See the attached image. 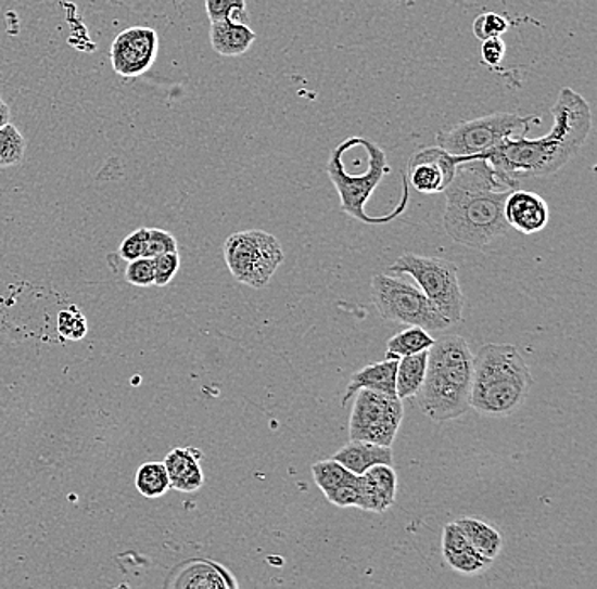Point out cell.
I'll use <instances>...</instances> for the list:
<instances>
[{
  "instance_id": "1",
  "label": "cell",
  "mask_w": 597,
  "mask_h": 589,
  "mask_svg": "<svg viewBox=\"0 0 597 589\" xmlns=\"http://www.w3.org/2000/svg\"><path fill=\"white\" fill-rule=\"evenodd\" d=\"M521 182L509 179L482 156H470L457 167L445 189L443 228L458 245L482 251L508 233L505 203Z\"/></svg>"
},
{
  "instance_id": "2",
  "label": "cell",
  "mask_w": 597,
  "mask_h": 589,
  "mask_svg": "<svg viewBox=\"0 0 597 589\" xmlns=\"http://www.w3.org/2000/svg\"><path fill=\"white\" fill-rule=\"evenodd\" d=\"M554 125L547 137L516 138L482 153V158L509 179H533L559 172L586 143L593 129L589 102L579 92L563 87L551 107Z\"/></svg>"
},
{
  "instance_id": "3",
  "label": "cell",
  "mask_w": 597,
  "mask_h": 589,
  "mask_svg": "<svg viewBox=\"0 0 597 589\" xmlns=\"http://www.w3.org/2000/svg\"><path fill=\"white\" fill-rule=\"evenodd\" d=\"M473 354L466 338L443 335L428 348L424 383L419 408L433 422L458 420L470 410Z\"/></svg>"
},
{
  "instance_id": "4",
  "label": "cell",
  "mask_w": 597,
  "mask_h": 589,
  "mask_svg": "<svg viewBox=\"0 0 597 589\" xmlns=\"http://www.w3.org/2000/svg\"><path fill=\"white\" fill-rule=\"evenodd\" d=\"M533 384L532 371L515 345H482L473 356L470 408L484 417H509L526 401Z\"/></svg>"
},
{
  "instance_id": "5",
  "label": "cell",
  "mask_w": 597,
  "mask_h": 589,
  "mask_svg": "<svg viewBox=\"0 0 597 589\" xmlns=\"http://www.w3.org/2000/svg\"><path fill=\"white\" fill-rule=\"evenodd\" d=\"M364 172H350L348 168L343 165L336 150H333L330 158L326 162V174L330 177L331 184L334 185L338 195H340L343 213H346L350 218L367 222V225H385V222H391L392 219L399 218L403 215L409 197H407V192H404L403 201L396 207V212L391 213V215H367V209H365L367 201L370 200V195L379 188L384 177L391 172V165H389L384 150L380 149L369 138H364Z\"/></svg>"
},
{
  "instance_id": "6",
  "label": "cell",
  "mask_w": 597,
  "mask_h": 589,
  "mask_svg": "<svg viewBox=\"0 0 597 589\" xmlns=\"http://www.w3.org/2000/svg\"><path fill=\"white\" fill-rule=\"evenodd\" d=\"M539 117L520 116L515 113H496L458 123L440 129L439 146L452 155L475 156L503 145L506 141L524 138Z\"/></svg>"
},
{
  "instance_id": "7",
  "label": "cell",
  "mask_w": 597,
  "mask_h": 589,
  "mask_svg": "<svg viewBox=\"0 0 597 589\" xmlns=\"http://www.w3.org/2000/svg\"><path fill=\"white\" fill-rule=\"evenodd\" d=\"M372 299L380 318L389 323L421 326L427 332L452 326L427 294L404 279L379 273L372 279Z\"/></svg>"
},
{
  "instance_id": "8",
  "label": "cell",
  "mask_w": 597,
  "mask_h": 589,
  "mask_svg": "<svg viewBox=\"0 0 597 589\" xmlns=\"http://www.w3.org/2000/svg\"><path fill=\"white\" fill-rule=\"evenodd\" d=\"M389 272L411 276L446 320L452 324L461 320L466 299L458 281V267L454 261L406 252L389 266Z\"/></svg>"
},
{
  "instance_id": "9",
  "label": "cell",
  "mask_w": 597,
  "mask_h": 589,
  "mask_svg": "<svg viewBox=\"0 0 597 589\" xmlns=\"http://www.w3.org/2000/svg\"><path fill=\"white\" fill-rule=\"evenodd\" d=\"M285 254L274 234L262 230L233 233L225 243V260L229 272L241 284L264 290L276 276Z\"/></svg>"
},
{
  "instance_id": "10",
  "label": "cell",
  "mask_w": 597,
  "mask_h": 589,
  "mask_svg": "<svg viewBox=\"0 0 597 589\" xmlns=\"http://www.w3.org/2000/svg\"><path fill=\"white\" fill-rule=\"evenodd\" d=\"M403 418V401L396 395L360 389L350 417V440L372 441L392 447Z\"/></svg>"
},
{
  "instance_id": "11",
  "label": "cell",
  "mask_w": 597,
  "mask_h": 589,
  "mask_svg": "<svg viewBox=\"0 0 597 589\" xmlns=\"http://www.w3.org/2000/svg\"><path fill=\"white\" fill-rule=\"evenodd\" d=\"M158 33L144 26H132L114 38L111 44L113 71L123 78L147 74L158 55Z\"/></svg>"
},
{
  "instance_id": "12",
  "label": "cell",
  "mask_w": 597,
  "mask_h": 589,
  "mask_svg": "<svg viewBox=\"0 0 597 589\" xmlns=\"http://www.w3.org/2000/svg\"><path fill=\"white\" fill-rule=\"evenodd\" d=\"M469 158L452 155L439 145L419 150L407 164L409 184L421 194H443L454 180L458 165Z\"/></svg>"
},
{
  "instance_id": "13",
  "label": "cell",
  "mask_w": 597,
  "mask_h": 589,
  "mask_svg": "<svg viewBox=\"0 0 597 589\" xmlns=\"http://www.w3.org/2000/svg\"><path fill=\"white\" fill-rule=\"evenodd\" d=\"M165 588L237 589L233 573L209 559H189L175 566L165 579Z\"/></svg>"
},
{
  "instance_id": "14",
  "label": "cell",
  "mask_w": 597,
  "mask_h": 589,
  "mask_svg": "<svg viewBox=\"0 0 597 589\" xmlns=\"http://www.w3.org/2000/svg\"><path fill=\"white\" fill-rule=\"evenodd\" d=\"M505 218L509 228L523 234H535L548 227L550 209L542 195L518 188L506 197Z\"/></svg>"
},
{
  "instance_id": "15",
  "label": "cell",
  "mask_w": 597,
  "mask_h": 589,
  "mask_svg": "<svg viewBox=\"0 0 597 589\" xmlns=\"http://www.w3.org/2000/svg\"><path fill=\"white\" fill-rule=\"evenodd\" d=\"M360 501L364 512L384 513L396 503L397 474L392 465L377 464L358 479Z\"/></svg>"
},
{
  "instance_id": "16",
  "label": "cell",
  "mask_w": 597,
  "mask_h": 589,
  "mask_svg": "<svg viewBox=\"0 0 597 589\" xmlns=\"http://www.w3.org/2000/svg\"><path fill=\"white\" fill-rule=\"evenodd\" d=\"M202 452L194 447H177L163 461L167 469L170 488L180 492H195L204 486V471L201 468Z\"/></svg>"
},
{
  "instance_id": "17",
  "label": "cell",
  "mask_w": 597,
  "mask_h": 589,
  "mask_svg": "<svg viewBox=\"0 0 597 589\" xmlns=\"http://www.w3.org/2000/svg\"><path fill=\"white\" fill-rule=\"evenodd\" d=\"M333 459L357 476L367 473L377 464L394 465V453L391 447L364 440H350L345 447L334 453Z\"/></svg>"
},
{
  "instance_id": "18",
  "label": "cell",
  "mask_w": 597,
  "mask_h": 589,
  "mask_svg": "<svg viewBox=\"0 0 597 589\" xmlns=\"http://www.w3.org/2000/svg\"><path fill=\"white\" fill-rule=\"evenodd\" d=\"M396 359H385L382 362L365 366L364 369L355 372L352 379H350L348 387H346L345 396H343V405H346L352 399V396L357 395L360 389L379 390V393H385V395H396Z\"/></svg>"
},
{
  "instance_id": "19",
  "label": "cell",
  "mask_w": 597,
  "mask_h": 589,
  "mask_svg": "<svg viewBox=\"0 0 597 589\" xmlns=\"http://www.w3.org/2000/svg\"><path fill=\"white\" fill-rule=\"evenodd\" d=\"M209 39L217 55L241 56L255 43L256 33L249 24L216 21L211 23Z\"/></svg>"
},
{
  "instance_id": "20",
  "label": "cell",
  "mask_w": 597,
  "mask_h": 589,
  "mask_svg": "<svg viewBox=\"0 0 597 589\" xmlns=\"http://www.w3.org/2000/svg\"><path fill=\"white\" fill-rule=\"evenodd\" d=\"M427 366L428 350L418 351V354L397 360L396 396L401 401L418 396L419 389L424 383Z\"/></svg>"
},
{
  "instance_id": "21",
  "label": "cell",
  "mask_w": 597,
  "mask_h": 589,
  "mask_svg": "<svg viewBox=\"0 0 597 589\" xmlns=\"http://www.w3.org/2000/svg\"><path fill=\"white\" fill-rule=\"evenodd\" d=\"M457 523L475 551L493 561L500 554L505 540L493 525H488L484 520L473 518V516H461Z\"/></svg>"
},
{
  "instance_id": "22",
  "label": "cell",
  "mask_w": 597,
  "mask_h": 589,
  "mask_svg": "<svg viewBox=\"0 0 597 589\" xmlns=\"http://www.w3.org/2000/svg\"><path fill=\"white\" fill-rule=\"evenodd\" d=\"M434 338L430 332L421 326H409L404 332L392 336L388 342L385 359H403V357L412 356L418 351L428 350L433 345Z\"/></svg>"
},
{
  "instance_id": "23",
  "label": "cell",
  "mask_w": 597,
  "mask_h": 589,
  "mask_svg": "<svg viewBox=\"0 0 597 589\" xmlns=\"http://www.w3.org/2000/svg\"><path fill=\"white\" fill-rule=\"evenodd\" d=\"M136 488L144 498H162L170 489L167 469L163 462H144L136 473Z\"/></svg>"
},
{
  "instance_id": "24",
  "label": "cell",
  "mask_w": 597,
  "mask_h": 589,
  "mask_svg": "<svg viewBox=\"0 0 597 589\" xmlns=\"http://www.w3.org/2000/svg\"><path fill=\"white\" fill-rule=\"evenodd\" d=\"M310 473H313L315 483L318 484V488L321 489L322 495L338 488V486H342V484L353 483L358 477L357 474H353L345 465L340 464L334 459L316 462L310 468Z\"/></svg>"
},
{
  "instance_id": "25",
  "label": "cell",
  "mask_w": 597,
  "mask_h": 589,
  "mask_svg": "<svg viewBox=\"0 0 597 589\" xmlns=\"http://www.w3.org/2000/svg\"><path fill=\"white\" fill-rule=\"evenodd\" d=\"M26 140L12 123L0 128V168L16 167L23 164Z\"/></svg>"
},
{
  "instance_id": "26",
  "label": "cell",
  "mask_w": 597,
  "mask_h": 589,
  "mask_svg": "<svg viewBox=\"0 0 597 589\" xmlns=\"http://www.w3.org/2000/svg\"><path fill=\"white\" fill-rule=\"evenodd\" d=\"M443 559L452 569L467 574V576H475V574L484 573L485 569L493 566V559L485 558L481 552L475 551L473 547L458 552H443Z\"/></svg>"
},
{
  "instance_id": "27",
  "label": "cell",
  "mask_w": 597,
  "mask_h": 589,
  "mask_svg": "<svg viewBox=\"0 0 597 589\" xmlns=\"http://www.w3.org/2000/svg\"><path fill=\"white\" fill-rule=\"evenodd\" d=\"M204 5L211 23L233 21V23L249 24L246 0H204Z\"/></svg>"
},
{
  "instance_id": "28",
  "label": "cell",
  "mask_w": 597,
  "mask_h": 589,
  "mask_svg": "<svg viewBox=\"0 0 597 589\" xmlns=\"http://www.w3.org/2000/svg\"><path fill=\"white\" fill-rule=\"evenodd\" d=\"M473 35L475 38L485 41L491 38H503L505 33H508L509 21L496 12H484L481 16L473 21Z\"/></svg>"
},
{
  "instance_id": "29",
  "label": "cell",
  "mask_w": 597,
  "mask_h": 589,
  "mask_svg": "<svg viewBox=\"0 0 597 589\" xmlns=\"http://www.w3.org/2000/svg\"><path fill=\"white\" fill-rule=\"evenodd\" d=\"M59 332L66 340H81L89 332L87 320L80 309L71 306L59 315Z\"/></svg>"
},
{
  "instance_id": "30",
  "label": "cell",
  "mask_w": 597,
  "mask_h": 589,
  "mask_svg": "<svg viewBox=\"0 0 597 589\" xmlns=\"http://www.w3.org/2000/svg\"><path fill=\"white\" fill-rule=\"evenodd\" d=\"M179 251V243L174 234L160 228H148L147 242H144V257H156L167 252Z\"/></svg>"
},
{
  "instance_id": "31",
  "label": "cell",
  "mask_w": 597,
  "mask_h": 589,
  "mask_svg": "<svg viewBox=\"0 0 597 589\" xmlns=\"http://www.w3.org/2000/svg\"><path fill=\"white\" fill-rule=\"evenodd\" d=\"M126 281L136 287H150L155 282V269L153 258L140 257L128 261L125 272Z\"/></svg>"
},
{
  "instance_id": "32",
  "label": "cell",
  "mask_w": 597,
  "mask_h": 589,
  "mask_svg": "<svg viewBox=\"0 0 597 589\" xmlns=\"http://www.w3.org/2000/svg\"><path fill=\"white\" fill-rule=\"evenodd\" d=\"M153 269H155V282L153 285L165 287L174 281L180 269L179 252H167V254L153 257Z\"/></svg>"
},
{
  "instance_id": "33",
  "label": "cell",
  "mask_w": 597,
  "mask_h": 589,
  "mask_svg": "<svg viewBox=\"0 0 597 589\" xmlns=\"http://www.w3.org/2000/svg\"><path fill=\"white\" fill-rule=\"evenodd\" d=\"M358 479H360V476L353 481V483L342 484V486H338V488L326 492V500L338 508H358V501H360Z\"/></svg>"
},
{
  "instance_id": "34",
  "label": "cell",
  "mask_w": 597,
  "mask_h": 589,
  "mask_svg": "<svg viewBox=\"0 0 597 589\" xmlns=\"http://www.w3.org/2000/svg\"><path fill=\"white\" fill-rule=\"evenodd\" d=\"M148 228L132 231L123 240L119 246V257L126 261L135 260V258L144 257V242H147Z\"/></svg>"
},
{
  "instance_id": "35",
  "label": "cell",
  "mask_w": 597,
  "mask_h": 589,
  "mask_svg": "<svg viewBox=\"0 0 597 589\" xmlns=\"http://www.w3.org/2000/svg\"><path fill=\"white\" fill-rule=\"evenodd\" d=\"M481 55L485 67L493 68V71L499 68L506 56V43L503 38H491L482 41Z\"/></svg>"
},
{
  "instance_id": "36",
  "label": "cell",
  "mask_w": 597,
  "mask_h": 589,
  "mask_svg": "<svg viewBox=\"0 0 597 589\" xmlns=\"http://www.w3.org/2000/svg\"><path fill=\"white\" fill-rule=\"evenodd\" d=\"M11 123V110H9L8 104H5L4 99L0 95V128L2 126Z\"/></svg>"
}]
</instances>
